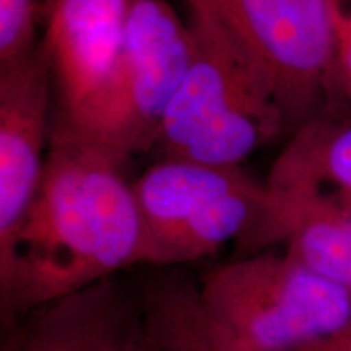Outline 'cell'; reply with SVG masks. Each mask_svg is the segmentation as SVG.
Wrapping results in <instances>:
<instances>
[{"label": "cell", "instance_id": "cell-15", "mask_svg": "<svg viewBox=\"0 0 351 351\" xmlns=\"http://www.w3.org/2000/svg\"><path fill=\"white\" fill-rule=\"evenodd\" d=\"M298 351H351V322L341 330L302 346Z\"/></svg>", "mask_w": 351, "mask_h": 351}, {"label": "cell", "instance_id": "cell-1", "mask_svg": "<svg viewBox=\"0 0 351 351\" xmlns=\"http://www.w3.org/2000/svg\"><path fill=\"white\" fill-rule=\"evenodd\" d=\"M130 158L52 127L36 199L0 249L3 332L38 307L140 265L142 223Z\"/></svg>", "mask_w": 351, "mask_h": 351}, {"label": "cell", "instance_id": "cell-3", "mask_svg": "<svg viewBox=\"0 0 351 351\" xmlns=\"http://www.w3.org/2000/svg\"><path fill=\"white\" fill-rule=\"evenodd\" d=\"M199 307L218 351H298L348 326L351 291L269 249L208 270Z\"/></svg>", "mask_w": 351, "mask_h": 351}, {"label": "cell", "instance_id": "cell-12", "mask_svg": "<svg viewBox=\"0 0 351 351\" xmlns=\"http://www.w3.org/2000/svg\"><path fill=\"white\" fill-rule=\"evenodd\" d=\"M160 270L138 287L143 351H218L202 324L199 283L178 267Z\"/></svg>", "mask_w": 351, "mask_h": 351}, {"label": "cell", "instance_id": "cell-14", "mask_svg": "<svg viewBox=\"0 0 351 351\" xmlns=\"http://www.w3.org/2000/svg\"><path fill=\"white\" fill-rule=\"evenodd\" d=\"M332 23L326 112H351V0H332Z\"/></svg>", "mask_w": 351, "mask_h": 351}, {"label": "cell", "instance_id": "cell-8", "mask_svg": "<svg viewBox=\"0 0 351 351\" xmlns=\"http://www.w3.org/2000/svg\"><path fill=\"white\" fill-rule=\"evenodd\" d=\"M54 88L41 43L0 69V249L7 247L41 187L51 145Z\"/></svg>", "mask_w": 351, "mask_h": 351}, {"label": "cell", "instance_id": "cell-10", "mask_svg": "<svg viewBox=\"0 0 351 351\" xmlns=\"http://www.w3.org/2000/svg\"><path fill=\"white\" fill-rule=\"evenodd\" d=\"M265 186L270 234L280 217L298 205L332 202L351 207V112H324L295 132Z\"/></svg>", "mask_w": 351, "mask_h": 351}, {"label": "cell", "instance_id": "cell-7", "mask_svg": "<svg viewBox=\"0 0 351 351\" xmlns=\"http://www.w3.org/2000/svg\"><path fill=\"white\" fill-rule=\"evenodd\" d=\"M137 0H49L41 46L49 62L57 114L70 124L101 93L116 65Z\"/></svg>", "mask_w": 351, "mask_h": 351}, {"label": "cell", "instance_id": "cell-9", "mask_svg": "<svg viewBox=\"0 0 351 351\" xmlns=\"http://www.w3.org/2000/svg\"><path fill=\"white\" fill-rule=\"evenodd\" d=\"M2 351H143L140 291L101 280L29 313L3 332Z\"/></svg>", "mask_w": 351, "mask_h": 351}, {"label": "cell", "instance_id": "cell-6", "mask_svg": "<svg viewBox=\"0 0 351 351\" xmlns=\"http://www.w3.org/2000/svg\"><path fill=\"white\" fill-rule=\"evenodd\" d=\"M218 25L274 90L291 137L327 109L332 0H182Z\"/></svg>", "mask_w": 351, "mask_h": 351}, {"label": "cell", "instance_id": "cell-2", "mask_svg": "<svg viewBox=\"0 0 351 351\" xmlns=\"http://www.w3.org/2000/svg\"><path fill=\"white\" fill-rule=\"evenodd\" d=\"M194 56L158 130V160L243 166L288 127L251 57L202 13L189 12Z\"/></svg>", "mask_w": 351, "mask_h": 351}, {"label": "cell", "instance_id": "cell-11", "mask_svg": "<svg viewBox=\"0 0 351 351\" xmlns=\"http://www.w3.org/2000/svg\"><path fill=\"white\" fill-rule=\"evenodd\" d=\"M285 252L315 274L351 291V207L309 202L278 221Z\"/></svg>", "mask_w": 351, "mask_h": 351}, {"label": "cell", "instance_id": "cell-4", "mask_svg": "<svg viewBox=\"0 0 351 351\" xmlns=\"http://www.w3.org/2000/svg\"><path fill=\"white\" fill-rule=\"evenodd\" d=\"M134 192L142 223L140 265L174 269L230 243L238 257L261 251L270 195L243 166L156 160L135 179Z\"/></svg>", "mask_w": 351, "mask_h": 351}, {"label": "cell", "instance_id": "cell-5", "mask_svg": "<svg viewBox=\"0 0 351 351\" xmlns=\"http://www.w3.org/2000/svg\"><path fill=\"white\" fill-rule=\"evenodd\" d=\"M194 56V34L166 0H137L101 93L70 124H52L134 156L150 153Z\"/></svg>", "mask_w": 351, "mask_h": 351}, {"label": "cell", "instance_id": "cell-16", "mask_svg": "<svg viewBox=\"0 0 351 351\" xmlns=\"http://www.w3.org/2000/svg\"><path fill=\"white\" fill-rule=\"evenodd\" d=\"M47 2H49V0H39V3H41V5H43V7H44V5H46V3H47Z\"/></svg>", "mask_w": 351, "mask_h": 351}, {"label": "cell", "instance_id": "cell-13", "mask_svg": "<svg viewBox=\"0 0 351 351\" xmlns=\"http://www.w3.org/2000/svg\"><path fill=\"white\" fill-rule=\"evenodd\" d=\"M39 21H43L39 0H0V69L28 59L38 49Z\"/></svg>", "mask_w": 351, "mask_h": 351}]
</instances>
